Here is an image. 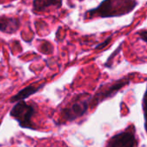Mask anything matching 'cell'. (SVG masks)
I'll return each instance as SVG.
<instances>
[{
    "label": "cell",
    "instance_id": "cell-5",
    "mask_svg": "<svg viewBox=\"0 0 147 147\" xmlns=\"http://www.w3.org/2000/svg\"><path fill=\"white\" fill-rule=\"evenodd\" d=\"M137 140L134 133V127L128 130L114 135L107 143L106 147H135Z\"/></svg>",
    "mask_w": 147,
    "mask_h": 147
},
{
    "label": "cell",
    "instance_id": "cell-3",
    "mask_svg": "<svg viewBox=\"0 0 147 147\" xmlns=\"http://www.w3.org/2000/svg\"><path fill=\"white\" fill-rule=\"evenodd\" d=\"M35 114V107L24 101H19L11 109L9 115L22 128L33 129V117Z\"/></svg>",
    "mask_w": 147,
    "mask_h": 147
},
{
    "label": "cell",
    "instance_id": "cell-8",
    "mask_svg": "<svg viewBox=\"0 0 147 147\" xmlns=\"http://www.w3.org/2000/svg\"><path fill=\"white\" fill-rule=\"evenodd\" d=\"M42 85H39V86H35V85H28L27 87H25L24 89H22V90H20L18 93H16L15 96H13L10 99V102H19V101H24V99L29 97L30 96L35 94L37 91H39L41 89Z\"/></svg>",
    "mask_w": 147,
    "mask_h": 147
},
{
    "label": "cell",
    "instance_id": "cell-2",
    "mask_svg": "<svg viewBox=\"0 0 147 147\" xmlns=\"http://www.w3.org/2000/svg\"><path fill=\"white\" fill-rule=\"evenodd\" d=\"M91 98L92 96L86 93L78 96L62 110L59 123L63 124L68 121H73L84 115L91 105Z\"/></svg>",
    "mask_w": 147,
    "mask_h": 147
},
{
    "label": "cell",
    "instance_id": "cell-10",
    "mask_svg": "<svg viewBox=\"0 0 147 147\" xmlns=\"http://www.w3.org/2000/svg\"><path fill=\"white\" fill-rule=\"evenodd\" d=\"M112 38H113V35H112V34L109 35V36L106 40H104L102 42L97 44V45L95 47V50H102L103 48H105V47H106L107 46H109V44L111 42Z\"/></svg>",
    "mask_w": 147,
    "mask_h": 147
},
{
    "label": "cell",
    "instance_id": "cell-4",
    "mask_svg": "<svg viewBox=\"0 0 147 147\" xmlns=\"http://www.w3.org/2000/svg\"><path fill=\"white\" fill-rule=\"evenodd\" d=\"M130 82L129 78H123L117 81H115L111 84H102L99 90L96 92V94L91 98V106H96L101 102L112 97L115 96L121 89H122L125 85L128 84Z\"/></svg>",
    "mask_w": 147,
    "mask_h": 147
},
{
    "label": "cell",
    "instance_id": "cell-1",
    "mask_svg": "<svg viewBox=\"0 0 147 147\" xmlns=\"http://www.w3.org/2000/svg\"><path fill=\"white\" fill-rule=\"evenodd\" d=\"M139 4L137 0H102L98 6L84 13V18L120 17L131 13Z\"/></svg>",
    "mask_w": 147,
    "mask_h": 147
},
{
    "label": "cell",
    "instance_id": "cell-13",
    "mask_svg": "<svg viewBox=\"0 0 147 147\" xmlns=\"http://www.w3.org/2000/svg\"><path fill=\"white\" fill-rule=\"evenodd\" d=\"M1 124H2V120H0V126H1Z\"/></svg>",
    "mask_w": 147,
    "mask_h": 147
},
{
    "label": "cell",
    "instance_id": "cell-6",
    "mask_svg": "<svg viewBox=\"0 0 147 147\" xmlns=\"http://www.w3.org/2000/svg\"><path fill=\"white\" fill-rule=\"evenodd\" d=\"M20 20L15 17L0 16V31L5 34H14L20 28Z\"/></svg>",
    "mask_w": 147,
    "mask_h": 147
},
{
    "label": "cell",
    "instance_id": "cell-7",
    "mask_svg": "<svg viewBox=\"0 0 147 147\" xmlns=\"http://www.w3.org/2000/svg\"><path fill=\"white\" fill-rule=\"evenodd\" d=\"M63 0H33V10L34 12H44L50 7L60 9Z\"/></svg>",
    "mask_w": 147,
    "mask_h": 147
},
{
    "label": "cell",
    "instance_id": "cell-9",
    "mask_svg": "<svg viewBox=\"0 0 147 147\" xmlns=\"http://www.w3.org/2000/svg\"><path fill=\"white\" fill-rule=\"evenodd\" d=\"M122 45H123V41L120 44V46H118V47L115 50V52L108 58V59H107V61H106V63H105V66H106V67L110 68V67L112 66L113 60L117 57V55L119 54V53H120V52L121 51V49H122Z\"/></svg>",
    "mask_w": 147,
    "mask_h": 147
},
{
    "label": "cell",
    "instance_id": "cell-11",
    "mask_svg": "<svg viewBox=\"0 0 147 147\" xmlns=\"http://www.w3.org/2000/svg\"><path fill=\"white\" fill-rule=\"evenodd\" d=\"M143 111H144V117H145V127L147 132V87L143 97Z\"/></svg>",
    "mask_w": 147,
    "mask_h": 147
},
{
    "label": "cell",
    "instance_id": "cell-12",
    "mask_svg": "<svg viewBox=\"0 0 147 147\" xmlns=\"http://www.w3.org/2000/svg\"><path fill=\"white\" fill-rule=\"evenodd\" d=\"M136 34L139 36V38L143 40L146 44L147 45V29H143V30H140V31H138L136 33Z\"/></svg>",
    "mask_w": 147,
    "mask_h": 147
}]
</instances>
